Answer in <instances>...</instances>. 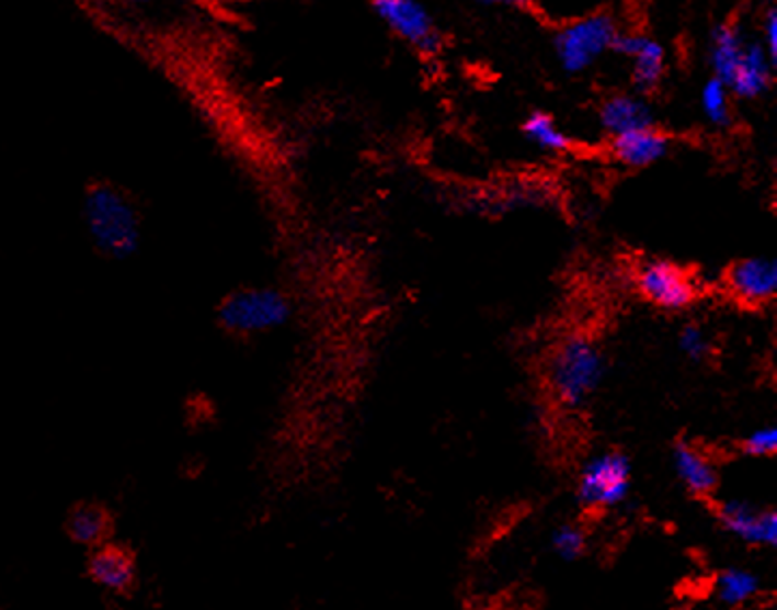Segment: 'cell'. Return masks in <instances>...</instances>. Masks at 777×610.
Listing matches in <instances>:
<instances>
[{
	"label": "cell",
	"instance_id": "cell-1",
	"mask_svg": "<svg viewBox=\"0 0 777 610\" xmlns=\"http://www.w3.org/2000/svg\"><path fill=\"white\" fill-rule=\"evenodd\" d=\"M82 218L98 252L108 259L132 257L142 240V218L134 201L113 183L87 190Z\"/></svg>",
	"mask_w": 777,
	"mask_h": 610
},
{
	"label": "cell",
	"instance_id": "cell-2",
	"mask_svg": "<svg viewBox=\"0 0 777 610\" xmlns=\"http://www.w3.org/2000/svg\"><path fill=\"white\" fill-rule=\"evenodd\" d=\"M218 324L233 337H261L278 330L292 317V301L270 285H248L227 294L218 310Z\"/></svg>",
	"mask_w": 777,
	"mask_h": 610
},
{
	"label": "cell",
	"instance_id": "cell-3",
	"mask_svg": "<svg viewBox=\"0 0 777 610\" xmlns=\"http://www.w3.org/2000/svg\"><path fill=\"white\" fill-rule=\"evenodd\" d=\"M549 380L564 406L586 404L603 380V354L597 343L582 335L564 339L553 352Z\"/></svg>",
	"mask_w": 777,
	"mask_h": 610
},
{
	"label": "cell",
	"instance_id": "cell-4",
	"mask_svg": "<svg viewBox=\"0 0 777 610\" xmlns=\"http://www.w3.org/2000/svg\"><path fill=\"white\" fill-rule=\"evenodd\" d=\"M618 26L612 15L593 13L567 24L556 35V57L569 74H580L593 67L595 63L614 48Z\"/></svg>",
	"mask_w": 777,
	"mask_h": 610
},
{
	"label": "cell",
	"instance_id": "cell-5",
	"mask_svg": "<svg viewBox=\"0 0 777 610\" xmlns=\"http://www.w3.org/2000/svg\"><path fill=\"white\" fill-rule=\"evenodd\" d=\"M631 489V464L629 458L618 451L598 453L586 462L578 496L589 509H612L618 507Z\"/></svg>",
	"mask_w": 777,
	"mask_h": 610
},
{
	"label": "cell",
	"instance_id": "cell-6",
	"mask_svg": "<svg viewBox=\"0 0 777 610\" xmlns=\"http://www.w3.org/2000/svg\"><path fill=\"white\" fill-rule=\"evenodd\" d=\"M377 18L405 44L424 55H433L442 46V35L431 11L420 0H373Z\"/></svg>",
	"mask_w": 777,
	"mask_h": 610
},
{
	"label": "cell",
	"instance_id": "cell-7",
	"mask_svg": "<svg viewBox=\"0 0 777 610\" xmlns=\"http://www.w3.org/2000/svg\"><path fill=\"white\" fill-rule=\"evenodd\" d=\"M638 290L647 301L665 310H681L696 298V285L685 270L663 259H651L640 266Z\"/></svg>",
	"mask_w": 777,
	"mask_h": 610
},
{
	"label": "cell",
	"instance_id": "cell-8",
	"mask_svg": "<svg viewBox=\"0 0 777 610\" xmlns=\"http://www.w3.org/2000/svg\"><path fill=\"white\" fill-rule=\"evenodd\" d=\"M728 292L745 305H765L777 294V263L769 257L736 261L725 276Z\"/></svg>",
	"mask_w": 777,
	"mask_h": 610
},
{
	"label": "cell",
	"instance_id": "cell-9",
	"mask_svg": "<svg viewBox=\"0 0 777 610\" xmlns=\"http://www.w3.org/2000/svg\"><path fill=\"white\" fill-rule=\"evenodd\" d=\"M719 522L728 533L752 546H776L777 513L756 509L745 500H725L719 507Z\"/></svg>",
	"mask_w": 777,
	"mask_h": 610
},
{
	"label": "cell",
	"instance_id": "cell-10",
	"mask_svg": "<svg viewBox=\"0 0 777 610\" xmlns=\"http://www.w3.org/2000/svg\"><path fill=\"white\" fill-rule=\"evenodd\" d=\"M614 53H620L631 61L633 84L640 93H649L658 87L665 71L663 46L640 33H618L614 42Z\"/></svg>",
	"mask_w": 777,
	"mask_h": 610
},
{
	"label": "cell",
	"instance_id": "cell-11",
	"mask_svg": "<svg viewBox=\"0 0 777 610\" xmlns=\"http://www.w3.org/2000/svg\"><path fill=\"white\" fill-rule=\"evenodd\" d=\"M774 65L776 63L772 61V57L767 55V50L763 48L761 42L747 39L745 53L725 87L730 89V93L734 98L758 100L772 87Z\"/></svg>",
	"mask_w": 777,
	"mask_h": 610
},
{
	"label": "cell",
	"instance_id": "cell-12",
	"mask_svg": "<svg viewBox=\"0 0 777 610\" xmlns=\"http://www.w3.org/2000/svg\"><path fill=\"white\" fill-rule=\"evenodd\" d=\"M670 140L655 125L640 127L633 132H625L612 138L614 158L631 169L653 167L667 156Z\"/></svg>",
	"mask_w": 777,
	"mask_h": 610
},
{
	"label": "cell",
	"instance_id": "cell-13",
	"mask_svg": "<svg viewBox=\"0 0 777 610\" xmlns=\"http://www.w3.org/2000/svg\"><path fill=\"white\" fill-rule=\"evenodd\" d=\"M89 576L106 591L125 594L136 580V563L127 550L106 542L91 550Z\"/></svg>",
	"mask_w": 777,
	"mask_h": 610
},
{
	"label": "cell",
	"instance_id": "cell-14",
	"mask_svg": "<svg viewBox=\"0 0 777 610\" xmlns=\"http://www.w3.org/2000/svg\"><path fill=\"white\" fill-rule=\"evenodd\" d=\"M598 120L603 129L614 138L618 134L653 125V111L647 104V100H642L640 95L620 93L603 102L598 111Z\"/></svg>",
	"mask_w": 777,
	"mask_h": 610
},
{
	"label": "cell",
	"instance_id": "cell-15",
	"mask_svg": "<svg viewBox=\"0 0 777 610\" xmlns=\"http://www.w3.org/2000/svg\"><path fill=\"white\" fill-rule=\"evenodd\" d=\"M111 513L106 507L95 502H82L71 509L67 518V533L69 538L84 549H98L108 542L111 538Z\"/></svg>",
	"mask_w": 777,
	"mask_h": 610
},
{
	"label": "cell",
	"instance_id": "cell-16",
	"mask_svg": "<svg viewBox=\"0 0 777 610\" xmlns=\"http://www.w3.org/2000/svg\"><path fill=\"white\" fill-rule=\"evenodd\" d=\"M674 468L678 479L696 496H709L718 488V471L713 462L692 444L674 449Z\"/></svg>",
	"mask_w": 777,
	"mask_h": 610
},
{
	"label": "cell",
	"instance_id": "cell-17",
	"mask_svg": "<svg viewBox=\"0 0 777 610\" xmlns=\"http://www.w3.org/2000/svg\"><path fill=\"white\" fill-rule=\"evenodd\" d=\"M747 39L750 37H745V33L734 24H721L713 31L711 50H709V63L713 69V78L728 84L730 76L734 74L736 65L745 53Z\"/></svg>",
	"mask_w": 777,
	"mask_h": 610
},
{
	"label": "cell",
	"instance_id": "cell-18",
	"mask_svg": "<svg viewBox=\"0 0 777 610\" xmlns=\"http://www.w3.org/2000/svg\"><path fill=\"white\" fill-rule=\"evenodd\" d=\"M716 594L719 602L725 607H743L761 594V580L750 569L730 567L719 574Z\"/></svg>",
	"mask_w": 777,
	"mask_h": 610
},
{
	"label": "cell",
	"instance_id": "cell-19",
	"mask_svg": "<svg viewBox=\"0 0 777 610\" xmlns=\"http://www.w3.org/2000/svg\"><path fill=\"white\" fill-rule=\"evenodd\" d=\"M524 134L535 147L549 154L564 151L571 145L562 127L547 113H533L524 123Z\"/></svg>",
	"mask_w": 777,
	"mask_h": 610
},
{
	"label": "cell",
	"instance_id": "cell-20",
	"mask_svg": "<svg viewBox=\"0 0 777 610\" xmlns=\"http://www.w3.org/2000/svg\"><path fill=\"white\" fill-rule=\"evenodd\" d=\"M730 100L732 93L730 89L718 80V78H709L700 91V106L705 117L716 125H728L732 117V109H730Z\"/></svg>",
	"mask_w": 777,
	"mask_h": 610
},
{
	"label": "cell",
	"instance_id": "cell-21",
	"mask_svg": "<svg viewBox=\"0 0 777 610\" xmlns=\"http://www.w3.org/2000/svg\"><path fill=\"white\" fill-rule=\"evenodd\" d=\"M551 546L564 561H573L586 549V535L575 524H562L556 529L551 538Z\"/></svg>",
	"mask_w": 777,
	"mask_h": 610
},
{
	"label": "cell",
	"instance_id": "cell-22",
	"mask_svg": "<svg viewBox=\"0 0 777 610\" xmlns=\"http://www.w3.org/2000/svg\"><path fill=\"white\" fill-rule=\"evenodd\" d=\"M678 348L683 350L685 357H689L692 361H702L707 354H709V337L707 332L696 326V324H689L681 330V337H678Z\"/></svg>",
	"mask_w": 777,
	"mask_h": 610
},
{
	"label": "cell",
	"instance_id": "cell-23",
	"mask_svg": "<svg viewBox=\"0 0 777 610\" xmlns=\"http://www.w3.org/2000/svg\"><path fill=\"white\" fill-rule=\"evenodd\" d=\"M743 451L752 458H769L777 451V429L767 428L754 429L745 440H743Z\"/></svg>",
	"mask_w": 777,
	"mask_h": 610
},
{
	"label": "cell",
	"instance_id": "cell-24",
	"mask_svg": "<svg viewBox=\"0 0 777 610\" xmlns=\"http://www.w3.org/2000/svg\"><path fill=\"white\" fill-rule=\"evenodd\" d=\"M763 48L772 57V61L777 63V9H769L763 20V37H761Z\"/></svg>",
	"mask_w": 777,
	"mask_h": 610
},
{
	"label": "cell",
	"instance_id": "cell-25",
	"mask_svg": "<svg viewBox=\"0 0 777 610\" xmlns=\"http://www.w3.org/2000/svg\"><path fill=\"white\" fill-rule=\"evenodd\" d=\"M477 2H482V4H502V7H524L530 0H477Z\"/></svg>",
	"mask_w": 777,
	"mask_h": 610
},
{
	"label": "cell",
	"instance_id": "cell-26",
	"mask_svg": "<svg viewBox=\"0 0 777 610\" xmlns=\"http://www.w3.org/2000/svg\"><path fill=\"white\" fill-rule=\"evenodd\" d=\"M125 4H149V2H156V0H121Z\"/></svg>",
	"mask_w": 777,
	"mask_h": 610
}]
</instances>
